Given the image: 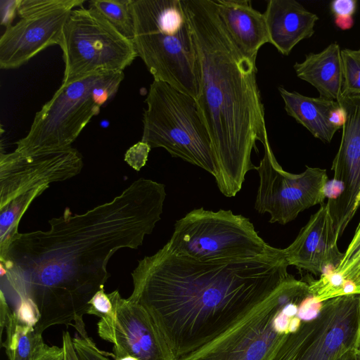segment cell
<instances>
[{"instance_id":"cell-1","label":"cell","mask_w":360,"mask_h":360,"mask_svg":"<svg viewBox=\"0 0 360 360\" xmlns=\"http://www.w3.org/2000/svg\"><path fill=\"white\" fill-rule=\"evenodd\" d=\"M165 186L140 178L109 202L82 214L69 207L46 231L18 233L0 253L1 276L20 302L36 310V328L73 326L89 339L83 321L110 276L107 264L123 248L137 249L161 219Z\"/></svg>"},{"instance_id":"cell-2","label":"cell","mask_w":360,"mask_h":360,"mask_svg":"<svg viewBox=\"0 0 360 360\" xmlns=\"http://www.w3.org/2000/svg\"><path fill=\"white\" fill-rule=\"evenodd\" d=\"M283 249L252 259L200 261L165 245L139 261L128 297L152 319L173 360L186 359L225 333L290 276Z\"/></svg>"},{"instance_id":"cell-3","label":"cell","mask_w":360,"mask_h":360,"mask_svg":"<svg viewBox=\"0 0 360 360\" xmlns=\"http://www.w3.org/2000/svg\"><path fill=\"white\" fill-rule=\"evenodd\" d=\"M198 66L196 103L217 164L216 183L226 197L241 189L256 143L268 137L257 82L256 61L237 47L218 13L215 0H183Z\"/></svg>"},{"instance_id":"cell-4","label":"cell","mask_w":360,"mask_h":360,"mask_svg":"<svg viewBox=\"0 0 360 360\" xmlns=\"http://www.w3.org/2000/svg\"><path fill=\"white\" fill-rule=\"evenodd\" d=\"M133 41L154 80L196 99L198 66L183 0H133Z\"/></svg>"},{"instance_id":"cell-5","label":"cell","mask_w":360,"mask_h":360,"mask_svg":"<svg viewBox=\"0 0 360 360\" xmlns=\"http://www.w3.org/2000/svg\"><path fill=\"white\" fill-rule=\"evenodd\" d=\"M124 77L123 72H101L62 83L36 113L15 150L34 153L72 147L101 108L115 95Z\"/></svg>"},{"instance_id":"cell-6","label":"cell","mask_w":360,"mask_h":360,"mask_svg":"<svg viewBox=\"0 0 360 360\" xmlns=\"http://www.w3.org/2000/svg\"><path fill=\"white\" fill-rule=\"evenodd\" d=\"M141 140L151 148H162L211 174L217 164L211 139L195 98L167 83L153 80L146 98Z\"/></svg>"},{"instance_id":"cell-7","label":"cell","mask_w":360,"mask_h":360,"mask_svg":"<svg viewBox=\"0 0 360 360\" xmlns=\"http://www.w3.org/2000/svg\"><path fill=\"white\" fill-rule=\"evenodd\" d=\"M165 245L178 255L200 261L252 259L271 248L249 219L231 210L202 207L178 220Z\"/></svg>"},{"instance_id":"cell-8","label":"cell","mask_w":360,"mask_h":360,"mask_svg":"<svg viewBox=\"0 0 360 360\" xmlns=\"http://www.w3.org/2000/svg\"><path fill=\"white\" fill-rule=\"evenodd\" d=\"M59 46L65 63L62 83L96 72H123L138 56L133 40L96 10L83 6L72 11Z\"/></svg>"},{"instance_id":"cell-9","label":"cell","mask_w":360,"mask_h":360,"mask_svg":"<svg viewBox=\"0 0 360 360\" xmlns=\"http://www.w3.org/2000/svg\"><path fill=\"white\" fill-rule=\"evenodd\" d=\"M309 295L308 283L290 275L276 292L237 324L181 360H271L288 335L275 330V316L285 304Z\"/></svg>"},{"instance_id":"cell-10","label":"cell","mask_w":360,"mask_h":360,"mask_svg":"<svg viewBox=\"0 0 360 360\" xmlns=\"http://www.w3.org/2000/svg\"><path fill=\"white\" fill-rule=\"evenodd\" d=\"M360 346V295L323 302L319 314L289 334L271 360H335Z\"/></svg>"},{"instance_id":"cell-11","label":"cell","mask_w":360,"mask_h":360,"mask_svg":"<svg viewBox=\"0 0 360 360\" xmlns=\"http://www.w3.org/2000/svg\"><path fill=\"white\" fill-rule=\"evenodd\" d=\"M262 144L264 156L256 169L259 184L255 207L259 213H269L270 223L285 225L304 210L324 202L326 169L307 166L300 174H291L277 162L268 137Z\"/></svg>"},{"instance_id":"cell-12","label":"cell","mask_w":360,"mask_h":360,"mask_svg":"<svg viewBox=\"0 0 360 360\" xmlns=\"http://www.w3.org/2000/svg\"><path fill=\"white\" fill-rule=\"evenodd\" d=\"M83 0H20V20L0 37V68L13 69L49 46L59 45L72 11Z\"/></svg>"},{"instance_id":"cell-13","label":"cell","mask_w":360,"mask_h":360,"mask_svg":"<svg viewBox=\"0 0 360 360\" xmlns=\"http://www.w3.org/2000/svg\"><path fill=\"white\" fill-rule=\"evenodd\" d=\"M83 165L81 153L72 147L34 153L1 152L0 208L30 191L75 176Z\"/></svg>"},{"instance_id":"cell-14","label":"cell","mask_w":360,"mask_h":360,"mask_svg":"<svg viewBox=\"0 0 360 360\" xmlns=\"http://www.w3.org/2000/svg\"><path fill=\"white\" fill-rule=\"evenodd\" d=\"M346 113L338 150L331 169L338 195L328 198L336 236L340 238L360 206V94L337 101Z\"/></svg>"},{"instance_id":"cell-15","label":"cell","mask_w":360,"mask_h":360,"mask_svg":"<svg viewBox=\"0 0 360 360\" xmlns=\"http://www.w3.org/2000/svg\"><path fill=\"white\" fill-rule=\"evenodd\" d=\"M108 294L112 312L100 319L98 333L113 344L112 354L129 355L138 360H173L148 312L122 297L118 290Z\"/></svg>"},{"instance_id":"cell-16","label":"cell","mask_w":360,"mask_h":360,"mask_svg":"<svg viewBox=\"0 0 360 360\" xmlns=\"http://www.w3.org/2000/svg\"><path fill=\"white\" fill-rule=\"evenodd\" d=\"M328 204L323 202L300 230L295 240L283 249L289 266L321 275L339 265L344 252L338 246Z\"/></svg>"},{"instance_id":"cell-17","label":"cell","mask_w":360,"mask_h":360,"mask_svg":"<svg viewBox=\"0 0 360 360\" xmlns=\"http://www.w3.org/2000/svg\"><path fill=\"white\" fill-rule=\"evenodd\" d=\"M269 43L288 56L301 41L310 38L319 20L316 14L295 0H270L264 13Z\"/></svg>"},{"instance_id":"cell-18","label":"cell","mask_w":360,"mask_h":360,"mask_svg":"<svg viewBox=\"0 0 360 360\" xmlns=\"http://www.w3.org/2000/svg\"><path fill=\"white\" fill-rule=\"evenodd\" d=\"M219 17L239 50L256 61L259 49L269 43L264 13L249 0H215Z\"/></svg>"},{"instance_id":"cell-19","label":"cell","mask_w":360,"mask_h":360,"mask_svg":"<svg viewBox=\"0 0 360 360\" xmlns=\"http://www.w3.org/2000/svg\"><path fill=\"white\" fill-rule=\"evenodd\" d=\"M341 51L334 42L319 53L307 54L302 62L293 65L297 76L312 85L321 97L338 101L343 88Z\"/></svg>"},{"instance_id":"cell-20","label":"cell","mask_w":360,"mask_h":360,"mask_svg":"<svg viewBox=\"0 0 360 360\" xmlns=\"http://www.w3.org/2000/svg\"><path fill=\"white\" fill-rule=\"evenodd\" d=\"M288 115L304 127L315 138L330 143L340 129L330 122L332 110L339 105L336 101L323 97H309L297 91L278 87Z\"/></svg>"},{"instance_id":"cell-21","label":"cell","mask_w":360,"mask_h":360,"mask_svg":"<svg viewBox=\"0 0 360 360\" xmlns=\"http://www.w3.org/2000/svg\"><path fill=\"white\" fill-rule=\"evenodd\" d=\"M321 300L360 295V221L338 266L320 276L315 283Z\"/></svg>"},{"instance_id":"cell-22","label":"cell","mask_w":360,"mask_h":360,"mask_svg":"<svg viewBox=\"0 0 360 360\" xmlns=\"http://www.w3.org/2000/svg\"><path fill=\"white\" fill-rule=\"evenodd\" d=\"M6 338L2 344L8 360H36L49 346L35 325L11 311L6 324Z\"/></svg>"},{"instance_id":"cell-23","label":"cell","mask_w":360,"mask_h":360,"mask_svg":"<svg viewBox=\"0 0 360 360\" xmlns=\"http://www.w3.org/2000/svg\"><path fill=\"white\" fill-rule=\"evenodd\" d=\"M48 188L42 187L20 195L0 208V253L8 248L19 233L18 225L34 200Z\"/></svg>"},{"instance_id":"cell-24","label":"cell","mask_w":360,"mask_h":360,"mask_svg":"<svg viewBox=\"0 0 360 360\" xmlns=\"http://www.w3.org/2000/svg\"><path fill=\"white\" fill-rule=\"evenodd\" d=\"M133 0H91L89 7L100 13L124 37L133 40Z\"/></svg>"},{"instance_id":"cell-25","label":"cell","mask_w":360,"mask_h":360,"mask_svg":"<svg viewBox=\"0 0 360 360\" xmlns=\"http://www.w3.org/2000/svg\"><path fill=\"white\" fill-rule=\"evenodd\" d=\"M343 68L342 96L360 94V53L345 49L341 51Z\"/></svg>"},{"instance_id":"cell-26","label":"cell","mask_w":360,"mask_h":360,"mask_svg":"<svg viewBox=\"0 0 360 360\" xmlns=\"http://www.w3.org/2000/svg\"><path fill=\"white\" fill-rule=\"evenodd\" d=\"M356 6L357 1L355 0H335L330 2V8L338 27L346 30L353 25L352 15L356 11Z\"/></svg>"},{"instance_id":"cell-27","label":"cell","mask_w":360,"mask_h":360,"mask_svg":"<svg viewBox=\"0 0 360 360\" xmlns=\"http://www.w3.org/2000/svg\"><path fill=\"white\" fill-rule=\"evenodd\" d=\"M150 150L151 148L147 143L140 141L127 150L124 161L139 172L146 164Z\"/></svg>"},{"instance_id":"cell-28","label":"cell","mask_w":360,"mask_h":360,"mask_svg":"<svg viewBox=\"0 0 360 360\" xmlns=\"http://www.w3.org/2000/svg\"><path fill=\"white\" fill-rule=\"evenodd\" d=\"M112 312V304L104 289L99 290L91 300L87 314L103 319Z\"/></svg>"},{"instance_id":"cell-29","label":"cell","mask_w":360,"mask_h":360,"mask_svg":"<svg viewBox=\"0 0 360 360\" xmlns=\"http://www.w3.org/2000/svg\"><path fill=\"white\" fill-rule=\"evenodd\" d=\"M20 0L4 1L1 4V25L6 27L12 25L15 14L18 13Z\"/></svg>"},{"instance_id":"cell-30","label":"cell","mask_w":360,"mask_h":360,"mask_svg":"<svg viewBox=\"0 0 360 360\" xmlns=\"http://www.w3.org/2000/svg\"><path fill=\"white\" fill-rule=\"evenodd\" d=\"M62 347L65 360H79L75 349L72 338L68 331L63 333Z\"/></svg>"},{"instance_id":"cell-31","label":"cell","mask_w":360,"mask_h":360,"mask_svg":"<svg viewBox=\"0 0 360 360\" xmlns=\"http://www.w3.org/2000/svg\"><path fill=\"white\" fill-rule=\"evenodd\" d=\"M36 360H65L63 348L49 347L46 352Z\"/></svg>"},{"instance_id":"cell-32","label":"cell","mask_w":360,"mask_h":360,"mask_svg":"<svg viewBox=\"0 0 360 360\" xmlns=\"http://www.w3.org/2000/svg\"><path fill=\"white\" fill-rule=\"evenodd\" d=\"M1 313H0V323H1V333L2 334L4 328L6 326V321L9 314L12 311L6 300V297L3 292V290H1Z\"/></svg>"},{"instance_id":"cell-33","label":"cell","mask_w":360,"mask_h":360,"mask_svg":"<svg viewBox=\"0 0 360 360\" xmlns=\"http://www.w3.org/2000/svg\"><path fill=\"white\" fill-rule=\"evenodd\" d=\"M335 360H360V352L359 348L348 350L339 356Z\"/></svg>"},{"instance_id":"cell-34","label":"cell","mask_w":360,"mask_h":360,"mask_svg":"<svg viewBox=\"0 0 360 360\" xmlns=\"http://www.w3.org/2000/svg\"><path fill=\"white\" fill-rule=\"evenodd\" d=\"M111 356L114 358L115 360H138L129 355H113L111 354Z\"/></svg>"},{"instance_id":"cell-35","label":"cell","mask_w":360,"mask_h":360,"mask_svg":"<svg viewBox=\"0 0 360 360\" xmlns=\"http://www.w3.org/2000/svg\"><path fill=\"white\" fill-rule=\"evenodd\" d=\"M360 53V49L357 50Z\"/></svg>"},{"instance_id":"cell-36","label":"cell","mask_w":360,"mask_h":360,"mask_svg":"<svg viewBox=\"0 0 360 360\" xmlns=\"http://www.w3.org/2000/svg\"><path fill=\"white\" fill-rule=\"evenodd\" d=\"M359 352H360V346L359 347Z\"/></svg>"},{"instance_id":"cell-37","label":"cell","mask_w":360,"mask_h":360,"mask_svg":"<svg viewBox=\"0 0 360 360\" xmlns=\"http://www.w3.org/2000/svg\"><path fill=\"white\" fill-rule=\"evenodd\" d=\"M359 52V51H358Z\"/></svg>"}]
</instances>
